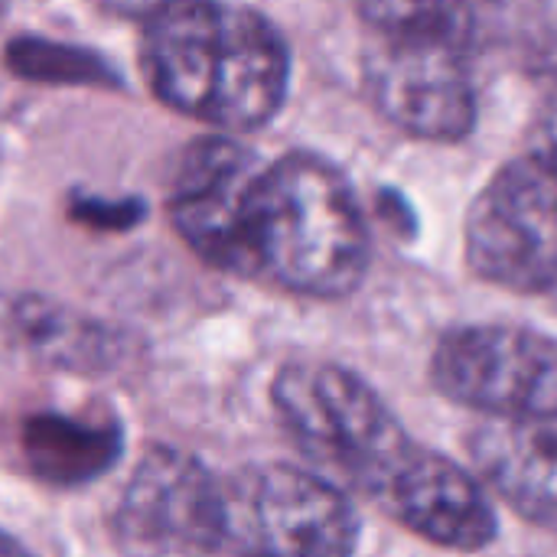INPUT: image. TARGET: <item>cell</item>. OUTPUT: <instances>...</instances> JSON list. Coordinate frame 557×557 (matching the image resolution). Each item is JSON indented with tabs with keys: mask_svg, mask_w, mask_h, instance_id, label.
Returning a JSON list of instances; mask_svg holds the SVG:
<instances>
[{
	"mask_svg": "<svg viewBox=\"0 0 557 557\" xmlns=\"http://www.w3.org/2000/svg\"><path fill=\"white\" fill-rule=\"evenodd\" d=\"M369 268V228L346 176L313 153L261 163L242 215V277L346 297Z\"/></svg>",
	"mask_w": 557,
	"mask_h": 557,
	"instance_id": "obj_2",
	"label": "cell"
},
{
	"mask_svg": "<svg viewBox=\"0 0 557 557\" xmlns=\"http://www.w3.org/2000/svg\"><path fill=\"white\" fill-rule=\"evenodd\" d=\"M16 326L26 346L72 369H101L104 362H111L114 352V339H108L101 326L82 317L59 313L36 300H26L16 310Z\"/></svg>",
	"mask_w": 557,
	"mask_h": 557,
	"instance_id": "obj_13",
	"label": "cell"
},
{
	"mask_svg": "<svg viewBox=\"0 0 557 557\" xmlns=\"http://www.w3.org/2000/svg\"><path fill=\"white\" fill-rule=\"evenodd\" d=\"M215 480L196 457L153 447L134 470L114 512V532L134 557L215 552Z\"/></svg>",
	"mask_w": 557,
	"mask_h": 557,
	"instance_id": "obj_8",
	"label": "cell"
},
{
	"mask_svg": "<svg viewBox=\"0 0 557 557\" xmlns=\"http://www.w3.org/2000/svg\"><path fill=\"white\" fill-rule=\"evenodd\" d=\"M271 401L297 444L369 499L414 447L379 392L333 362L284 366Z\"/></svg>",
	"mask_w": 557,
	"mask_h": 557,
	"instance_id": "obj_3",
	"label": "cell"
},
{
	"mask_svg": "<svg viewBox=\"0 0 557 557\" xmlns=\"http://www.w3.org/2000/svg\"><path fill=\"white\" fill-rule=\"evenodd\" d=\"M431 379L441 395L493 421H557V339L512 323H470L450 330L434 356Z\"/></svg>",
	"mask_w": 557,
	"mask_h": 557,
	"instance_id": "obj_5",
	"label": "cell"
},
{
	"mask_svg": "<svg viewBox=\"0 0 557 557\" xmlns=\"http://www.w3.org/2000/svg\"><path fill=\"white\" fill-rule=\"evenodd\" d=\"M20 450L33 476L49 486H82L121 457V431L111 421L72 414H33L23 421Z\"/></svg>",
	"mask_w": 557,
	"mask_h": 557,
	"instance_id": "obj_12",
	"label": "cell"
},
{
	"mask_svg": "<svg viewBox=\"0 0 557 557\" xmlns=\"http://www.w3.org/2000/svg\"><path fill=\"white\" fill-rule=\"evenodd\" d=\"M0 557H29V555H26V552H23L10 535H3V532H0Z\"/></svg>",
	"mask_w": 557,
	"mask_h": 557,
	"instance_id": "obj_18",
	"label": "cell"
},
{
	"mask_svg": "<svg viewBox=\"0 0 557 557\" xmlns=\"http://www.w3.org/2000/svg\"><path fill=\"white\" fill-rule=\"evenodd\" d=\"M10 65L23 75L46 82H104L111 72L91 52H78L55 42L20 39L10 46Z\"/></svg>",
	"mask_w": 557,
	"mask_h": 557,
	"instance_id": "obj_15",
	"label": "cell"
},
{
	"mask_svg": "<svg viewBox=\"0 0 557 557\" xmlns=\"http://www.w3.org/2000/svg\"><path fill=\"white\" fill-rule=\"evenodd\" d=\"M359 516L336 483L287 463L215 480V552L235 557H352Z\"/></svg>",
	"mask_w": 557,
	"mask_h": 557,
	"instance_id": "obj_4",
	"label": "cell"
},
{
	"mask_svg": "<svg viewBox=\"0 0 557 557\" xmlns=\"http://www.w3.org/2000/svg\"><path fill=\"white\" fill-rule=\"evenodd\" d=\"M476 480L535 525H557V431L548 424L490 421L467 444Z\"/></svg>",
	"mask_w": 557,
	"mask_h": 557,
	"instance_id": "obj_11",
	"label": "cell"
},
{
	"mask_svg": "<svg viewBox=\"0 0 557 557\" xmlns=\"http://www.w3.org/2000/svg\"><path fill=\"white\" fill-rule=\"evenodd\" d=\"M366 91L379 114L421 140H460L476 124L463 46L379 36L366 55Z\"/></svg>",
	"mask_w": 557,
	"mask_h": 557,
	"instance_id": "obj_7",
	"label": "cell"
},
{
	"mask_svg": "<svg viewBox=\"0 0 557 557\" xmlns=\"http://www.w3.org/2000/svg\"><path fill=\"white\" fill-rule=\"evenodd\" d=\"M72 215L95 225V228H127L140 219V202H95V199H75Z\"/></svg>",
	"mask_w": 557,
	"mask_h": 557,
	"instance_id": "obj_16",
	"label": "cell"
},
{
	"mask_svg": "<svg viewBox=\"0 0 557 557\" xmlns=\"http://www.w3.org/2000/svg\"><path fill=\"white\" fill-rule=\"evenodd\" d=\"M535 157L545 160L557 176V91L545 101L535 124Z\"/></svg>",
	"mask_w": 557,
	"mask_h": 557,
	"instance_id": "obj_17",
	"label": "cell"
},
{
	"mask_svg": "<svg viewBox=\"0 0 557 557\" xmlns=\"http://www.w3.org/2000/svg\"><path fill=\"white\" fill-rule=\"evenodd\" d=\"M375 503L418 539L450 552H483L499 532L496 509L480 480L418 444L385 480Z\"/></svg>",
	"mask_w": 557,
	"mask_h": 557,
	"instance_id": "obj_10",
	"label": "cell"
},
{
	"mask_svg": "<svg viewBox=\"0 0 557 557\" xmlns=\"http://www.w3.org/2000/svg\"><path fill=\"white\" fill-rule=\"evenodd\" d=\"M476 277L516 290L557 287V176L535 153L503 163L476 193L463 228Z\"/></svg>",
	"mask_w": 557,
	"mask_h": 557,
	"instance_id": "obj_6",
	"label": "cell"
},
{
	"mask_svg": "<svg viewBox=\"0 0 557 557\" xmlns=\"http://www.w3.org/2000/svg\"><path fill=\"white\" fill-rule=\"evenodd\" d=\"M140 69L163 104L219 134L268 124L290 85L281 29L238 3L150 7L140 29Z\"/></svg>",
	"mask_w": 557,
	"mask_h": 557,
	"instance_id": "obj_1",
	"label": "cell"
},
{
	"mask_svg": "<svg viewBox=\"0 0 557 557\" xmlns=\"http://www.w3.org/2000/svg\"><path fill=\"white\" fill-rule=\"evenodd\" d=\"M261 157L232 134L189 144L173 170L170 219L180 238L212 268L242 274V215Z\"/></svg>",
	"mask_w": 557,
	"mask_h": 557,
	"instance_id": "obj_9",
	"label": "cell"
},
{
	"mask_svg": "<svg viewBox=\"0 0 557 557\" xmlns=\"http://www.w3.org/2000/svg\"><path fill=\"white\" fill-rule=\"evenodd\" d=\"M359 13L379 36L395 39H437L467 46L473 33V10L460 3H366Z\"/></svg>",
	"mask_w": 557,
	"mask_h": 557,
	"instance_id": "obj_14",
	"label": "cell"
}]
</instances>
